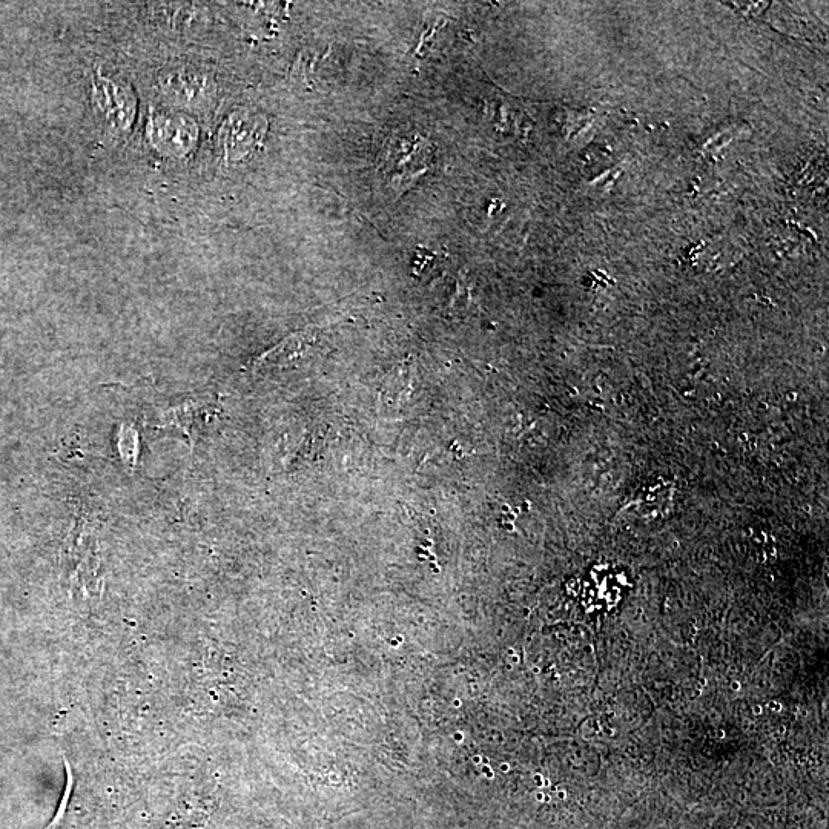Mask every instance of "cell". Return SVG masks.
I'll list each match as a JSON object with an SVG mask.
<instances>
[{
  "instance_id": "obj_1",
  "label": "cell",
  "mask_w": 829,
  "mask_h": 829,
  "mask_svg": "<svg viewBox=\"0 0 829 829\" xmlns=\"http://www.w3.org/2000/svg\"><path fill=\"white\" fill-rule=\"evenodd\" d=\"M152 142L169 156H185L191 151L197 129L191 120L177 114H163L152 120Z\"/></svg>"
},
{
  "instance_id": "obj_2",
  "label": "cell",
  "mask_w": 829,
  "mask_h": 829,
  "mask_svg": "<svg viewBox=\"0 0 829 829\" xmlns=\"http://www.w3.org/2000/svg\"><path fill=\"white\" fill-rule=\"evenodd\" d=\"M265 133V123L254 114H234L223 128L222 140L226 154L231 159H242L249 151L255 148Z\"/></svg>"
},
{
  "instance_id": "obj_3",
  "label": "cell",
  "mask_w": 829,
  "mask_h": 829,
  "mask_svg": "<svg viewBox=\"0 0 829 829\" xmlns=\"http://www.w3.org/2000/svg\"><path fill=\"white\" fill-rule=\"evenodd\" d=\"M94 100L106 119L119 128H126L134 114V103L128 91L109 79H97Z\"/></svg>"
},
{
  "instance_id": "obj_4",
  "label": "cell",
  "mask_w": 829,
  "mask_h": 829,
  "mask_svg": "<svg viewBox=\"0 0 829 829\" xmlns=\"http://www.w3.org/2000/svg\"><path fill=\"white\" fill-rule=\"evenodd\" d=\"M163 85H165V90L172 91L177 99L186 100V102H194L202 97V91H205V82L202 77L195 76L192 71H179L169 77L168 82H163Z\"/></svg>"
},
{
  "instance_id": "obj_5",
  "label": "cell",
  "mask_w": 829,
  "mask_h": 829,
  "mask_svg": "<svg viewBox=\"0 0 829 829\" xmlns=\"http://www.w3.org/2000/svg\"><path fill=\"white\" fill-rule=\"evenodd\" d=\"M199 412L200 409L197 404H183V406L171 409L168 413H166L165 424H172V426L177 427V429H182L183 432L188 433L189 436H192L194 420Z\"/></svg>"
},
{
  "instance_id": "obj_6",
  "label": "cell",
  "mask_w": 829,
  "mask_h": 829,
  "mask_svg": "<svg viewBox=\"0 0 829 829\" xmlns=\"http://www.w3.org/2000/svg\"><path fill=\"white\" fill-rule=\"evenodd\" d=\"M734 690H739V684H733Z\"/></svg>"
}]
</instances>
